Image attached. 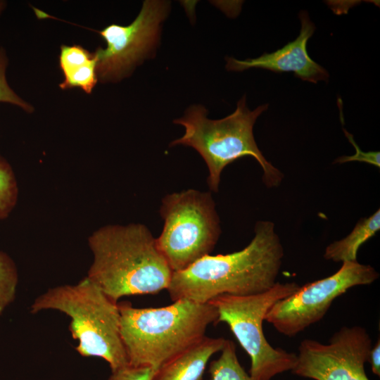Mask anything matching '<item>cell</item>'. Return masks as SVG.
I'll return each instance as SVG.
<instances>
[{"instance_id": "cell-9", "label": "cell", "mask_w": 380, "mask_h": 380, "mask_svg": "<svg viewBox=\"0 0 380 380\" xmlns=\"http://www.w3.org/2000/svg\"><path fill=\"white\" fill-rule=\"evenodd\" d=\"M170 4L165 1H145L131 24H112L98 31L106 42V49L99 47L94 53L98 79L103 82L120 80L154 53Z\"/></svg>"}, {"instance_id": "cell-22", "label": "cell", "mask_w": 380, "mask_h": 380, "mask_svg": "<svg viewBox=\"0 0 380 380\" xmlns=\"http://www.w3.org/2000/svg\"><path fill=\"white\" fill-rule=\"evenodd\" d=\"M368 361L371 364L372 372L380 376V341L379 338L375 345L371 348Z\"/></svg>"}, {"instance_id": "cell-13", "label": "cell", "mask_w": 380, "mask_h": 380, "mask_svg": "<svg viewBox=\"0 0 380 380\" xmlns=\"http://www.w3.org/2000/svg\"><path fill=\"white\" fill-rule=\"evenodd\" d=\"M380 229V210L372 215L361 219L353 231L345 238L327 246L324 258L334 262L357 260L359 248Z\"/></svg>"}, {"instance_id": "cell-15", "label": "cell", "mask_w": 380, "mask_h": 380, "mask_svg": "<svg viewBox=\"0 0 380 380\" xmlns=\"http://www.w3.org/2000/svg\"><path fill=\"white\" fill-rule=\"evenodd\" d=\"M18 187L13 170L0 155V220L6 218L15 208Z\"/></svg>"}, {"instance_id": "cell-14", "label": "cell", "mask_w": 380, "mask_h": 380, "mask_svg": "<svg viewBox=\"0 0 380 380\" xmlns=\"http://www.w3.org/2000/svg\"><path fill=\"white\" fill-rule=\"evenodd\" d=\"M220 357L209 367L211 380H253L239 362L234 343L227 340Z\"/></svg>"}, {"instance_id": "cell-7", "label": "cell", "mask_w": 380, "mask_h": 380, "mask_svg": "<svg viewBox=\"0 0 380 380\" xmlns=\"http://www.w3.org/2000/svg\"><path fill=\"white\" fill-rule=\"evenodd\" d=\"M160 214L164 226L156 243L173 272L210 255L221 234L210 192L187 189L167 194L162 200Z\"/></svg>"}, {"instance_id": "cell-23", "label": "cell", "mask_w": 380, "mask_h": 380, "mask_svg": "<svg viewBox=\"0 0 380 380\" xmlns=\"http://www.w3.org/2000/svg\"><path fill=\"white\" fill-rule=\"evenodd\" d=\"M4 2L0 1V14L1 13L2 11L4 10Z\"/></svg>"}, {"instance_id": "cell-12", "label": "cell", "mask_w": 380, "mask_h": 380, "mask_svg": "<svg viewBox=\"0 0 380 380\" xmlns=\"http://www.w3.org/2000/svg\"><path fill=\"white\" fill-rule=\"evenodd\" d=\"M226 341L204 336L157 368L151 380H202L208 362L222 350Z\"/></svg>"}, {"instance_id": "cell-3", "label": "cell", "mask_w": 380, "mask_h": 380, "mask_svg": "<svg viewBox=\"0 0 380 380\" xmlns=\"http://www.w3.org/2000/svg\"><path fill=\"white\" fill-rule=\"evenodd\" d=\"M118 307L128 364L154 369L201 340L218 317L210 303L186 298L161 308H138L127 301Z\"/></svg>"}, {"instance_id": "cell-4", "label": "cell", "mask_w": 380, "mask_h": 380, "mask_svg": "<svg viewBox=\"0 0 380 380\" xmlns=\"http://www.w3.org/2000/svg\"><path fill=\"white\" fill-rule=\"evenodd\" d=\"M267 108L268 104H262L251 110L243 95L232 114L222 119L211 120L203 106H191L182 118L173 121L182 125L185 132L170 146H187L198 152L208 168L207 182L213 191H218L223 169L244 156H251L260 164L263 170V182L267 187L277 186L284 175L264 157L253 131L257 118Z\"/></svg>"}, {"instance_id": "cell-10", "label": "cell", "mask_w": 380, "mask_h": 380, "mask_svg": "<svg viewBox=\"0 0 380 380\" xmlns=\"http://www.w3.org/2000/svg\"><path fill=\"white\" fill-rule=\"evenodd\" d=\"M372 348L367 330L360 326L343 327L327 344L301 341L291 372L315 380H369L365 370Z\"/></svg>"}, {"instance_id": "cell-5", "label": "cell", "mask_w": 380, "mask_h": 380, "mask_svg": "<svg viewBox=\"0 0 380 380\" xmlns=\"http://www.w3.org/2000/svg\"><path fill=\"white\" fill-rule=\"evenodd\" d=\"M44 310H58L70 318L69 329L78 341L75 350L82 356L103 359L111 372L129 365L120 335L118 303L87 277L75 284L51 288L36 298L30 312Z\"/></svg>"}, {"instance_id": "cell-18", "label": "cell", "mask_w": 380, "mask_h": 380, "mask_svg": "<svg viewBox=\"0 0 380 380\" xmlns=\"http://www.w3.org/2000/svg\"><path fill=\"white\" fill-rule=\"evenodd\" d=\"M94 58L91 53L83 47L74 45H63L59 55V65L63 74L82 66Z\"/></svg>"}, {"instance_id": "cell-1", "label": "cell", "mask_w": 380, "mask_h": 380, "mask_svg": "<svg viewBox=\"0 0 380 380\" xmlns=\"http://www.w3.org/2000/svg\"><path fill=\"white\" fill-rule=\"evenodd\" d=\"M283 257L274 223L259 221L254 237L243 249L208 255L186 269L174 272L167 290L172 301L186 298L200 303L223 294L260 293L277 282Z\"/></svg>"}, {"instance_id": "cell-6", "label": "cell", "mask_w": 380, "mask_h": 380, "mask_svg": "<svg viewBox=\"0 0 380 380\" xmlns=\"http://www.w3.org/2000/svg\"><path fill=\"white\" fill-rule=\"evenodd\" d=\"M295 282H277L270 289L253 295L218 296L208 303L217 310V323H226L251 358L250 376L253 380H271L274 376L291 371L296 354L274 348L267 341L262 322L270 308L298 289Z\"/></svg>"}, {"instance_id": "cell-2", "label": "cell", "mask_w": 380, "mask_h": 380, "mask_svg": "<svg viewBox=\"0 0 380 380\" xmlns=\"http://www.w3.org/2000/svg\"><path fill=\"white\" fill-rule=\"evenodd\" d=\"M88 245L93 260L87 277L114 302L167 289L173 271L146 225L103 226L89 236Z\"/></svg>"}, {"instance_id": "cell-11", "label": "cell", "mask_w": 380, "mask_h": 380, "mask_svg": "<svg viewBox=\"0 0 380 380\" xmlns=\"http://www.w3.org/2000/svg\"><path fill=\"white\" fill-rule=\"evenodd\" d=\"M298 18L301 29L295 40L272 53H264L255 58L238 60L227 57L226 69L236 72L250 68H262L274 72H293L296 77L304 81L312 83L328 82V71L314 61L307 51V43L316 29L315 25L306 11H300Z\"/></svg>"}, {"instance_id": "cell-17", "label": "cell", "mask_w": 380, "mask_h": 380, "mask_svg": "<svg viewBox=\"0 0 380 380\" xmlns=\"http://www.w3.org/2000/svg\"><path fill=\"white\" fill-rule=\"evenodd\" d=\"M96 63L94 53L93 59L89 63L63 74L64 80L59 84L60 87L63 89L79 87L90 94L98 81Z\"/></svg>"}, {"instance_id": "cell-21", "label": "cell", "mask_w": 380, "mask_h": 380, "mask_svg": "<svg viewBox=\"0 0 380 380\" xmlns=\"http://www.w3.org/2000/svg\"><path fill=\"white\" fill-rule=\"evenodd\" d=\"M156 369L129 365L113 371L108 380H151Z\"/></svg>"}, {"instance_id": "cell-8", "label": "cell", "mask_w": 380, "mask_h": 380, "mask_svg": "<svg viewBox=\"0 0 380 380\" xmlns=\"http://www.w3.org/2000/svg\"><path fill=\"white\" fill-rule=\"evenodd\" d=\"M379 277L369 265L355 261L342 262L334 274L302 286L275 303L265 319L280 334L293 337L320 321L334 300L348 289L373 283Z\"/></svg>"}, {"instance_id": "cell-20", "label": "cell", "mask_w": 380, "mask_h": 380, "mask_svg": "<svg viewBox=\"0 0 380 380\" xmlns=\"http://www.w3.org/2000/svg\"><path fill=\"white\" fill-rule=\"evenodd\" d=\"M343 131L348 141L353 144V146L355 148L356 153L353 156H341L335 160L334 163H344L351 162V161H359V162H365L369 164H372L377 167H380L379 152V151H369V152L362 151L360 148L357 143L353 139V136L350 133L347 132L345 129H343Z\"/></svg>"}, {"instance_id": "cell-19", "label": "cell", "mask_w": 380, "mask_h": 380, "mask_svg": "<svg viewBox=\"0 0 380 380\" xmlns=\"http://www.w3.org/2000/svg\"><path fill=\"white\" fill-rule=\"evenodd\" d=\"M8 58L3 49H0V102L9 103L22 108L27 112L32 111V107L19 97L8 85L6 70Z\"/></svg>"}, {"instance_id": "cell-16", "label": "cell", "mask_w": 380, "mask_h": 380, "mask_svg": "<svg viewBox=\"0 0 380 380\" xmlns=\"http://www.w3.org/2000/svg\"><path fill=\"white\" fill-rule=\"evenodd\" d=\"M18 281V271L13 260L0 251V315L14 300Z\"/></svg>"}]
</instances>
